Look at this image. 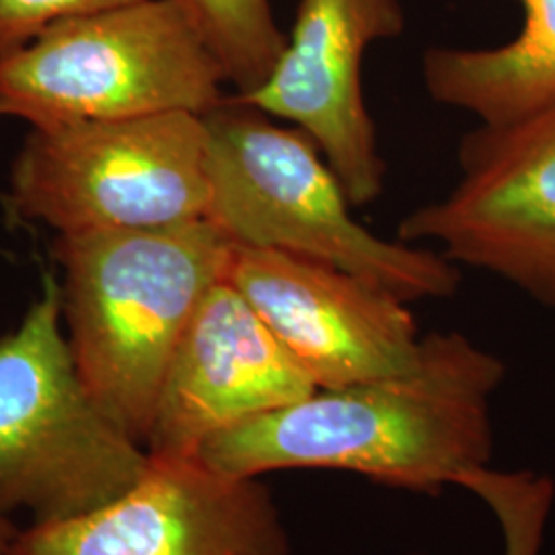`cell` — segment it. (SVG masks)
Here are the masks:
<instances>
[{
    "mask_svg": "<svg viewBox=\"0 0 555 555\" xmlns=\"http://www.w3.org/2000/svg\"><path fill=\"white\" fill-rule=\"evenodd\" d=\"M231 247L208 219L60 237L64 315L80 377L142 447L179 339L227 274Z\"/></svg>",
    "mask_w": 555,
    "mask_h": 555,
    "instance_id": "2",
    "label": "cell"
},
{
    "mask_svg": "<svg viewBox=\"0 0 555 555\" xmlns=\"http://www.w3.org/2000/svg\"><path fill=\"white\" fill-rule=\"evenodd\" d=\"M13 539L15 537L9 533L7 525L0 520V555H11V547H13Z\"/></svg>",
    "mask_w": 555,
    "mask_h": 555,
    "instance_id": "16",
    "label": "cell"
},
{
    "mask_svg": "<svg viewBox=\"0 0 555 555\" xmlns=\"http://www.w3.org/2000/svg\"><path fill=\"white\" fill-rule=\"evenodd\" d=\"M0 116H7V112H4V105H2V101H0Z\"/></svg>",
    "mask_w": 555,
    "mask_h": 555,
    "instance_id": "17",
    "label": "cell"
},
{
    "mask_svg": "<svg viewBox=\"0 0 555 555\" xmlns=\"http://www.w3.org/2000/svg\"><path fill=\"white\" fill-rule=\"evenodd\" d=\"M212 46L235 95L258 89L272 73L286 36L270 0H181Z\"/></svg>",
    "mask_w": 555,
    "mask_h": 555,
    "instance_id": "13",
    "label": "cell"
},
{
    "mask_svg": "<svg viewBox=\"0 0 555 555\" xmlns=\"http://www.w3.org/2000/svg\"><path fill=\"white\" fill-rule=\"evenodd\" d=\"M140 0H0V54L36 40L64 21L105 13Z\"/></svg>",
    "mask_w": 555,
    "mask_h": 555,
    "instance_id": "15",
    "label": "cell"
},
{
    "mask_svg": "<svg viewBox=\"0 0 555 555\" xmlns=\"http://www.w3.org/2000/svg\"><path fill=\"white\" fill-rule=\"evenodd\" d=\"M403 27L399 0H298L272 73L251 93L235 95L313 140L354 208L375 202L387 178L362 64L375 43Z\"/></svg>",
    "mask_w": 555,
    "mask_h": 555,
    "instance_id": "10",
    "label": "cell"
},
{
    "mask_svg": "<svg viewBox=\"0 0 555 555\" xmlns=\"http://www.w3.org/2000/svg\"><path fill=\"white\" fill-rule=\"evenodd\" d=\"M496 515L504 555H539L554 504V483L533 472H494L481 467L461 481Z\"/></svg>",
    "mask_w": 555,
    "mask_h": 555,
    "instance_id": "14",
    "label": "cell"
},
{
    "mask_svg": "<svg viewBox=\"0 0 555 555\" xmlns=\"http://www.w3.org/2000/svg\"><path fill=\"white\" fill-rule=\"evenodd\" d=\"M224 278L315 389L410 371L422 336L408 302L315 259L233 243Z\"/></svg>",
    "mask_w": 555,
    "mask_h": 555,
    "instance_id": "8",
    "label": "cell"
},
{
    "mask_svg": "<svg viewBox=\"0 0 555 555\" xmlns=\"http://www.w3.org/2000/svg\"><path fill=\"white\" fill-rule=\"evenodd\" d=\"M11 198L23 217L60 235L206 219L204 118L171 112L34 128L13 167Z\"/></svg>",
    "mask_w": 555,
    "mask_h": 555,
    "instance_id": "6",
    "label": "cell"
},
{
    "mask_svg": "<svg viewBox=\"0 0 555 555\" xmlns=\"http://www.w3.org/2000/svg\"><path fill=\"white\" fill-rule=\"evenodd\" d=\"M227 75L181 0H140L64 21L0 54L7 116L40 126L188 112L227 100Z\"/></svg>",
    "mask_w": 555,
    "mask_h": 555,
    "instance_id": "4",
    "label": "cell"
},
{
    "mask_svg": "<svg viewBox=\"0 0 555 555\" xmlns=\"http://www.w3.org/2000/svg\"><path fill=\"white\" fill-rule=\"evenodd\" d=\"M206 219L237 245L315 259L366 278L405 302L451 297L453 261L364 229L318 144L235 98L204 114Z\"/></svg>",
    "mask_w": 555,
    "mask_h": 555,
    "instance_id": "3",
    "label": "cell"
},
{
    "mask_svg": "<svg viewBox=\"0 0 555 555\" xmlns=\"http://www.w3.org/2000/svg\"><path fill=\"white\" fill-rule=\"evenodd\" d=\"M62 315V286L48 276L20 327L0 337V513L27 511L34 525L98 511L151 463L80 377Z\"/></svg>",
    "mask_w": 555,
    "mask_h": 555,
    "instance_id": "5",
    "label": "cell"
},
{
    "mask_svg": "<svg viewBox=\"0 0 555 555\" xmlns=\"http://www.w3.org/2000/svg\"><path fill=\"white\" fill-rule=\"evenodd\" d=\"M313 391L256 309L222 278L202 298L167 366L146 453L192 459L208 438Z\"/></svg>",
    "mask_w": 555,
    "mask_h": 555,
    "instance_id": "11",
    "label": "cell"
},
{
    "mask_svg": "<svg viewBox=\"0 0 555 555\" xmlns=\"http://www.w3.org/2000/svg\"><path fill=\"white\" fill-rule=\"evenodd\" d=\"M11 555H288V537L258 477L222 476L196 456H151L126 494L34 525Z\"/></svg>",
    "mask_w": 555,
    "mask_h": 555,
    "instance_id": "9",
    "label": "cell"
},
{
    "mask_svg": "<svg viewBox=\"0 0 555 555\" xmlns=\"http://www.w3.org/2000/svg\"><path fill=\"white\" fill-rule=\"evenodd\" d=\"M461 178L399 224L453 263L508 280L555 311V101L461 140Z\"/></svg>",
    "mask_w": 555,
    "mask_h": 555,
    "instance_id": "7",
    "label": "cell"
},
{
    "mask_svg": "<svg viewBox=\"0 0 555 555\" xmlns=\"http://www.w3.org/2000/svg\"><path fill=\"white\" fill-rule=\"evenodd\" d=\"M504 364L456 332L422 337L393 377L315 389L208 438L199 459L227 477L339 469L417 492L461 481L492 455L490 399Z\"/></svg>",
    "mask_w": 555,
    "mask_h": 555,
    "instance_id": "1",
    "label": "cell"
},
{
    "mask_svg": "<svg viewBox=\"0 0 555 555\" xmlns=\"http://www.w3.org/2000/svg\"><path fill=\"white\" fill-rule=\"evenodd\" d=\"M522 27L496 48H433L422 79L433 100L483 126L522 118L555 101V0H518Z\"/></svg>",
    "mask_w": 555,
    "mask_h": 555,
    "instance_id": "12",
    "label": "cell"
}]
</instances>
